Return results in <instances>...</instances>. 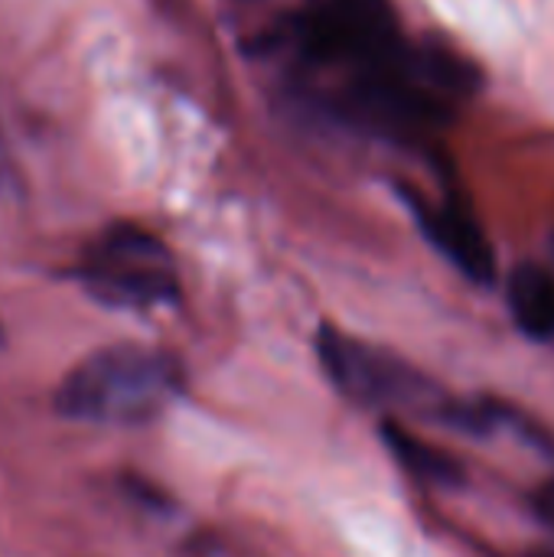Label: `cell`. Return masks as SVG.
Wrapping results in <instances>:
<instances>
[{"label":"cell","instance_id":"obj_7","mask_svg":"<svg viewBox=\"0 0 554 557\" xmlns=\"http://www.w3.org/2000/svg\"><path fill=\"white\" fill-rule=\"evenodd\" d=\"M23 193V183H20V170L0 137V199H20Z\"/></svg>","mask_w":554,"mask_h":557},{"label":"cell","instance_id":"obj_10","mask_svg":"<svg viewBox=\"0 0 554 557\" xmlns=\"http://www.w3.org/2000/svg\"><path fill=\"white\" fill-rule=\"evenodd\" d=\"M552 245H554V242H552Z\"/></svg>","mask_w":554,"mask_h":557},{"label":"cell","instance_id":"obj_1","mask_svg":"<svg viewBox=\"0 0 554 557\" xmlns=\"http://www.w3.org/2000/svg\"><path fill=\"white\" fill-rule=\"evenodd\" d=\"M176 356L137 343L104 346L85 356L56 388V411L69 421L137 428L160 418L183 392Z\"/></svg>","mask_w":554,"mask_h":557},{"label":"cell","instance_id":"obj_5","mask_svg":"<svg viewBox=\"0 0 554 557\" xmlns=\"http://www.w3.org/2000/svg\"><path fill=\"white\" fill-rule=\"evenodd\" d=\"M506 300L516 326L535 339L549 343L554 339V274L542 264H516L506 284Z\"/></svg>","mask_w":554,"mask_h":557},{"label":"cell","instance_id":"obj_3","mask_svg":"<svg viewBox=\"0 0 554 557\" xmlns=\"http://www.w3.org/2000/svg\"><path fill=\"white\" fill-rule=\"evenodd\" d=\"M85 290L111 307L176 304L180 281L160 238L137 225H111L75 271Z\"/></svg>","mask_w":554,"mask_h":557},{"label":"cell","instance_id":"obj_4","mask_svg":"<svg viewBox=\"0 0 554 557\" xmlns=\"http://www.w3.org/2000/svg\"><path fill=\"white\" fill-rule=\"evenodd\" d=\"M411 215L418 219V228L424 238L473 284H493L496 281V255L480 228V222L470 215V209L457 199H431L418 189H402Z\"/></svg>","mask_w":554,"mask_h":557},{"label":"cell","instance_id":"obj_8","mask_svg":"<svg viewBox=\"0 0 554 557\" xmlns=\"http://www.w3.org/2000/svg\"><path fill=\"white\" fill-rule=\"evenodd\" d=\"M532 512H535L545 525H552L554 529V480H549L542 490H535V496H532Z\"/></svg>","mask_w":554,"mask_h":557},{"label":"cell","instance_id":"obj_2","mask_svg":"<svg viewBox=\"0 0 554 557\" xmlns=\"http://www.w3.org/2000/svg\"><path fill=\"white\" fill-rule=\"evenodd\" d=\"M317 359L330 382L353 401L366 408H382L408 418L447 421L454 408V395L444 392L421 369L405 362L402 356L346 336L333 326L317 333Z\"/></svg>","mask_w":554,"mask_h":557},{"label":"cell","instance_id":"obj_6","mask_svg":"<svg viewBox=\"0 0 554 557\" xmlns=\"http://www.w3.org/2000/svg\"><path fill=\"white\" fill-rule=\"evenodd\" d=\"M382 437L392 450V457L398 460V467L405 473H411L418 483H428V486H441V490H451V486H460L464 483V463L457 457H451L447 450H441L438 444L418 437L415 431H408L402 421H385L382 424Z\"/></svg>","mask_w":554,"mask_h":557},{"label":"cell","instance_id":"obj_9","mask_svg":"<svg viewBox=\"0 0 554 557\" xmlns=\"http://www.w3.org/2000/svg\"><path fill=\"white\" fill-rule=\"evenodd\" d=\"M532 557H554V552H535Z\"/></svg>","mask_w":554,"mask_h":557}]
</instances>
